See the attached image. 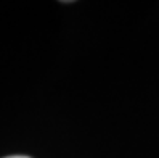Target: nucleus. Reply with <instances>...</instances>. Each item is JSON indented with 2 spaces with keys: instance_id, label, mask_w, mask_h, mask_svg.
Returning <instances> with one entry per match:
<instances>
[{
  "instance_id": "nucleus-1",
  "label": "nucleus",
  "mask_w": 159,
  "mask_h": 158,
  "mask_svg": "<svg viewBox=\"0 0 159 158\" xmlns=\"http://www.w3.org/2000/svg\"><path fill=\"white\" fill-rule=\"evenodd\" d=\"M7 158H27V156H20V155H15V156H7Z\"/></svg>"
}]
</instances>
